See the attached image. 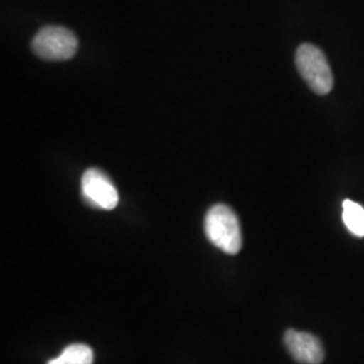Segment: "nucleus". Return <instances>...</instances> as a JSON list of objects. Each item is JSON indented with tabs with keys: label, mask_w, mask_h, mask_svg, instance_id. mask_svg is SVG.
Here are the masks:
<instances>
[{
	"label": "nucleus",
	"mask_w": 364,
	"mask_h": 364,
	"mask_svg": "<svg viewBox=\"0 0 364 364\" xmlns=\"http://www.w3.org/2000/svg\"><path fill=\"white\" fill-rule=\"evenodd\" d=\"M343 221L348 231L358 237H364V208L352 200L343 201Z\"/></svg>",
	"instance_id": "nucleus-7"
},
{
	"label": "nucleus",
	"mask_w": 364,
	"mask_h": 364,
	"mask_svg": "<svg viewBox=\"0 0 364 364\" xmlns=\"http://www.w3.org/2000/svg\"><path fill=\"white\" fill-rule=\"evenodd\" d=\"M296 66L314 93L326 95L332 91L333 75L321 49L311 43L301 45L296 52Z\"/></svg>",
	"instance_id": "nucleus-2"
},
{
	"label": "nucleus",
	"mask_w": 364,
	"mask_h": 364,
	"mask_svg": "<svg viewBox=\"0 0 364 364\" xmlns=\"http://www.w3.org/2000/svg\"><path fill=\"white\" fill-rule=\"evenodd\" d=\"M95 355L91 347L87 344H70L60 356L49 360L46 364H93Z\"/></svg>",
	"instance_id": "nucleus-6"
},
{
	"label": "nucleus",
	"mask_w": 364,
	"mask_h": 364,
	"mask_svg": "<svg viewBox=\"0 0 364 364\" xmlns=\"http://www.w3.org/2000/svg\"><path fill=\"white\" fill-rule=\"evenodd\" d=\"M287 351L301 364L323 363L326 352L320 338L312 333L289 329L284 336Z\"/></svg>",
	"instance_id": "nucleus-5"
},
{
	"label": "nucleus",
	"mask_w": 364,
	"mask_h": 364,
	"mask_svg": "<svg viewBox=\"0 0 364 364\" xmlns=\"http://www.w3.org/2000/svg\"><path fill=\"white\" fill-rule=\"evenodd\" d=\"M31 49L43 60L65 61L77 52V37L65 27H43L31 41Z\"/></svg>",
	"instance_id": "nucleus-3"
},
{
	"label": "nucleus",
	"mask_w": 364,
	"mask_h": 364,
	"mask_svg": "<svg viewBox=\"0 0 364 364\" xmlns=\"http://www.w3.org/2000/svg\"><path fill=\"white\" fill-rule=\"evenodd\" d=\"M82 200L93 208L111 210L119 203V193L108 176L99 169H88L81 178Z\"/></svg>",
	"instance_id": "nucleus-4"
},
{
	"label": "nucleus",
	"mask_w": 364,
	"mask_h": 364,
	"mask_svg": "<svg viewBox=\"0 0 364 364\" xmlns=\"http://www.w3.org/2000/svg\"><path fill=\"white\" fill-rule=\"evenodd\" d=\"M204 230L209 242L225 254L235 255L240 251L243 245L242 228L236 213L230 207L218 204L209 209Z\"/></svg>",
	"instance_id": "nucleus-1"
}]
</instances>
